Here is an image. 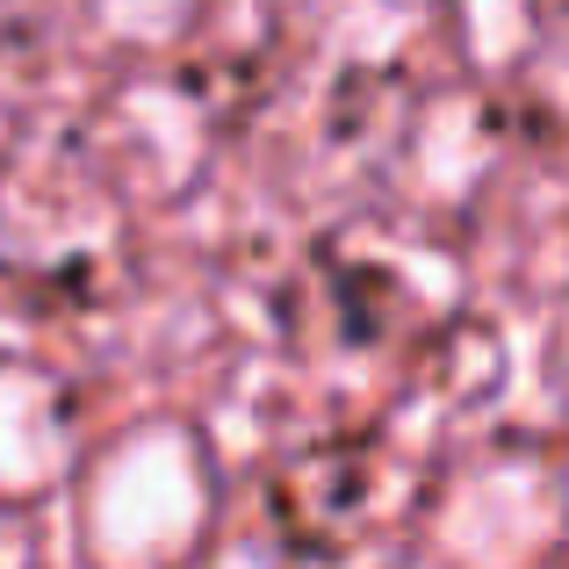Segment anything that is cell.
Masks as SVG:
<instances>
[{"instance_id": "cell-3", "label": "cell", "mask_w": 569, "mask_h": 569, "mask_svg": "<svg viewBox=\"0 0 569 569\" xmlns=\"http://www.w3.org/2000/svg\"><path fill=\"white\" fill-rule=\"evenodd\" d=\"M87 14H94L109 37L159 51V43H173V37H188V29H194L202 0H87Z\"/></svg>"}, {"instance_id": "cell-1", "label": "cell", "mask_w": 569, "mask_h": 569, "mask_svg": "<svg viewBox=\"0 0 569 569\" xmlns=\"http://www.w3.org/2000/svg\"><path fill=\"white\" fill-rule=\"evenodd\" d=\"M209 455L188 426L144 418L109 440L80 490V541L94 562H173L202 548L209 527Z\"/></svg>"}, {"instance_id": "cell-2", "label": "cell", "mask_w": 569, "mask_h": 569, "mask_svg": "<svg viewBox=\"0 0 569 569\" xmlns=\"http://www.w3.org/2000/svg\"><path fill=\"white\" fill-rule=\"evenodd\" d=\"M72 411L43 368L0 361V498H43L66 483Z\"/></svg>"}]
</instances>
